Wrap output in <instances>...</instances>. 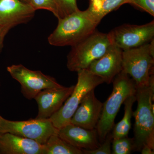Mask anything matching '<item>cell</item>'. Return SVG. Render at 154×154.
<instances>
[{"mask_svg":"<svg viewBox=\"0 0 154 154\" xmlns=\"http://www.w3.org/2000/svg\"><path fill=\"white\" fill-rule=\"evenodd\" d=\"M154 77L149 85L137 88L136 110L133 112L134 117V150L140 151L144 145L154 149Z\"/></svg>","mask_w":154,"mask_h":154,"instance_id":"1","label":"cell"},{"mask_svg":"<svg viewBox=\"0 0 154 154\" xmlns=\"http://www.w3.org/2000/svg\"><path fill=\"white\" fill-rule=\"evenodd\" d=\"M58 20L56 28L48 40L51 45L59 47L73 46L93 33L99 23L88 10L79 9Z\"/></svg>","mask_w":154,"mask_h":154,"instance_id":"2","label":"cell"},{"mask_svg":"<svg viewBox=\"0 0 154 154\" xmlns=\"http://www.w3.org/2000/svg\"><path fill=\"white\" fill-rule=\"evenodd\" d=\"M112 82L113 91L103 104L101 117L96 128L98 137L102 142L113 129L116 117L122 105L128 97L136 93L134 81L123 71L115 77Z\"/></svg>","mask_w":154,"mask_h":154,"instance_id":"3","label":"cell"},{"mask_svg":"<svg viewBox=\"0 0 154 154\" xmlns=\"http://www.w3.org/2000/svg\"><path fill=\"white\" fill-rule=\"evenodd\" d=\"M112 44L108 33L96 30L76 44L67 57V67L72 72L88 69L94 61L107 52Z\"/></svg>","mask_w":154,"mask_h":154,"instance_id":"4","label":"cell"},{"mask_svg":"<svg viewBox=\"0 0 154 154\" xmlns=\"http://www.w3.org/2000/svg\"><path fill=\"white\" fill-rule=\"evenodd\" d=\"M154 63V42L122 51V71L132 78L137 88L149 85Z\"/></svg>","mask_w":154,"mask_h":154,"instance_id":"5","label":"cell"},{"mask_svg":"<svg viewBox=\"0 0 154 154\" xmlns=\"http://www.w3.org/2000/svg\"><path fill=\"white\" fill-rule=\"evenodd\" d=\"M78 73V81L73 91L61 107L49 119L57 129L70 122L77 108L88 92L104 83V80L93 74L88 69L81 70Z\"/></svg>","mask_w":154,"mask_h":154,"instance_id":"6","label":"cell"},{"mask_svg":"<svg viewBox=\"0 0 154 154\" xmlns=\"http://www.w3.org/2000/svg\"><path fill=\"white\" fill-rule=\"evenodd\" d=\"M0 129L2 133H10L45 143L50 137L57 134L58 129L54 126L49 119L35 118L25 121H11L0 117Z\"/></svg>","mask_w":154,"mask_h":154,"instance_id":"7","label":"cell"},{"mask_svg":"<svg viewBox=\"0 0 154 154\" xmlns=\"http://www.w3.org/2000/svg\"><path fill=\"white\" fill-rule=\"evenodd\" d=\"M7 71L21 86V92L28 99H34L42 90L48 88H60L61 85L55 79L40 71H33L22 64L12 65L7 67Z\"/></svg>","mask_w":154,"mask_h":154,"instance_id":"8","label":"cell"},{"mask_svg":"<svg viewBox=\"0 0 154 154\" xmlns=\"http://www.w3.org/2000/svg\"><path fill=\"white\" fill-rule=\"evenodd\" d=\"M108 34L113 45L122 51L139 47L154 39V22L143 25L124 24Z\"/></svg>","mask_w":154,"mask_h":154,"instance_id":"9","label":"cell"},{"mask_svg":"<svg viewBox=\"0 0 154 154\" xmlns=\"http://www.w3.org/2000/svg\"><path fill=\"white\" fill-rule=\"evenodd\" d=\"M36 10L21 0H0V28L9 30L30 22Z\"/></svg>","mask_w":154,"mask_h":154,"instance_id":"10","label":"cell"},{"mask_svg":"<svg viewBox=\"0 0 154 154\" xmlns=\"http://www.w3.org/2000/svg\"><path fill=\"white\" fill-rule=\"evenodd\" d=\"M75 86L69 87L48 88L39 92L34 99L38 105V112L36 118H49L61 107L70 96Z\"/></svg>","mask_w":154,"mask_h":154,"instance_id":"11","label":"cell"},{"mask_svg":"<svg viewBox=\"0 0 154 154\" xmlns=\"http://www.w3.org/2000/svg\"><path fill=\"white\" fill-rule=\"evenodd\" d=\"M122 50L112 45L101 57L91 64L88 69L110 84L122 71Z\"/></svg>","mask_w":154,"mask_h":154,"instance_id":"12","label":"cell"},{"mask_svg":"<svg viewBox=\"0 0 154 154\" xmlns=\"http://www.w3.org/2000/svg\"><path fill=\"white\" fill-rule=\"evenodd\" d=\"M94 90H91L85 96L70 123L87 129L96 128L101 117L103 104L96 98Z\"/></svg>","mask_w":154,"mask_h":154,"instance_id":"13","label":"cell"},{"mask_svg":"<svg viewBox=\"0 0 154 154\" xmlns=\"http://www.w3.org/2000/svg\"><path fill=\"white\" fill-rule=\"evenodd\" d=\"M58 135L72 146L82 150H93L100 145L97 130L86 129L69 123L58 130Z\"/></svg>","mask_w":154,"mask_h":154,"instance_id":"14","label":"cell"},{"mask_svg":"<svg viewBox=\"0 0 154 154\" xmlns=\"http://www.w3.org/2000/svg\"><path fill=\"white\" fill-rule=\"evenodd\" d=\"M43 145L35 141L10 133L0 137L1 154H42Z\"/></svg>","mask_w":154,"mask_h":154,"instance_id":"15","label":"cell"},{"mask_svg":"<svg viewBox=\"0 0 154 154\" xmlns=\"http://www.w3.org/2000/svg\"><path fill=\"white\" fill-rule=\"evenodd\" d=\"M131 0H90L87 9L91 16L100 23L102 19L122 5L131 4Z\"/></svg>","mask_w":154,"mask_h":154,"instance_id":"16","label":"cell"},{"mask_svg":"<svg viewBox=\"0 0 154 154\" xmlns=\"http://www.w3.org/2000/svg\"><path fill=\"white\" fill-rule=\"evenodd\" d=\"M135 94L128 97L123 103L125 105L124 116L121 121L113 126V132L111 134L113 140L128 135L131 128L133 106L136 101Z\"/></svg>","mask_w":154,"mask_h":154,"instance_id":"17","label":"cell"},{"mask_svg":"<svg viewBox=\"0 0 154 154\" xmlns=\"http://www.w3.org/2000/svg\"><path fill=\"white\" fill-rule=\"evenodd\" d=\"M43 145L42 154H83L82 150L72 146L58 135L51 136Z\"/></svg>","mask_w":154,"mask_h":154,"instance_id":"18","label":"cell"},{"mask_svg":"<svg viewBox=\"0 0 154 154\" xmlns=\"http://www.w3.org/2000/svg\"><path fill=\"white\" fill-rule=\"evenodd\" d=\"M113 154H129L134 150V139L128 137L119 138L112 140Z\"/></svg>","mask_w":154,"mask_h":154,"instance_id":"19","label":"cell"},{"mask_svg":"<svg viewBox=\"0 0 154 154\" xmlns=\"http://www.w3.org/2000/svg\"><path fill=\"white\" fill-rule=\"evenodd\" d=\"M57 5L58 18L62 19L79 10L77 0H55Z\"/></svg>","mask_w":154,"mask_h":154,"instance_id":"20","label":"cell"},{"mask_svg":"<svg viewBox=\"0 0 154 154\" xmlns=\"http://www.w3.org/2000/svg\"><path fill=\"white\" fill-rule=\"evenodd\" d=\"M30 4L36 11L45 10L58 18V12L55 0H30Z\"/></svg>","mask_w":154,"mask_h":154,"instance_id":"21","label":"cell"},{"mask_svg":"<svg viewBox=\"0 0 154 154\" xmlns=\"http://www.w3.org/2000/svg\"><path fill=\"white\" fill-rule=\"evenodd\" d=\"M113 140L112 134L109 133L107 135L102 144L96 149L93 150H82L85 154H111V143Z\"/></svg>","mask_w":154,"mask_h":154,"instance_id":"22","label":"cell"},{"mask_svg":"<svg viewBox=\"0 0 154 154\" xmlns=\"http://www.w3.org/2000/svg\"><path fill=\"white\" fill-rule=\"evenodd\" d=\"M131 5L154 16V0H131Z\"/></svg>","mask_w":154,"mask_h":154,"instance_id":"23","label":"cell"},{"mask_svg":"<svg viewBox=\"0 0 154 154\" xmlns=\"http://www.w3.org/2000/svg\"><path fill=\"white\" fill-rule=\"evenodd\" d=\"M10 30L8 28H1L0 30V53L4 47V40L5 37Z\"/></svg>","mask_w":154,"mask_h":154,"instance_id":"24","label":"cell"},{"mask_svg":"<svg viewBox=\"0 0 154 154\" xmlns=\"http://www.w3.org/2000/svg\"><path fill=\"white\" fill-rule=\"evenodd\" d=\"M141 152L142 154H153L154 149L151 148L147 145H144L141 150Z\"/></svg>","mask_w":154,"mask_h":154,"instance_id":"25","label":"cell"},{"mask_svg":"<svg viewBox=\"0 0 154 154\" xmlns=\"http://www.w3.org/2000/svg\"><path fill=\"white\" fill-rule=\"evenodd\" d=\"M21 1L25 2L28 3V4H30V0H21Z\"/></svg>","mask_w":154,"mask_h":154,"instance_id":"26","label":"cell"},{"mask_svg":"<svg viewBox=\"0 0 154 154\" xmlns=\"http://www.w3.org/2000/svg\"><path fill=\"white\" fill-rule=\"evenodd\" d=\"M1 116L0 115V117H1ZM3 134L2 133V132H1V129H0V137H1V136H2V134Z\"/></svg>","mask_w":154,"mask_h":154,"instance_id":"27","label":"cell"},{"mask_svg":"<svg viewBox=\"0 0 154 154\" xmlns=\"http://www.w3.org/2000/svg\"><path fill=\"white\" fill-rule=\"evenodd\" d=\"M1 28H0V30H1Z\"/></svg>","mask_w":154,"mask_h":154,"instance_id":"28","label":"cell"}]
</instances>
